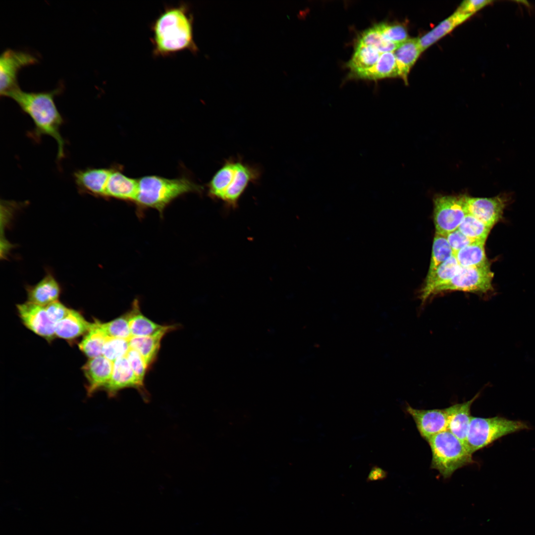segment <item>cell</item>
Instances as JSON below:
<instances>
[{
    "instance_id": "1",
    "label": "cell",
    "mask_w": 535,
    "mask_h": 535,
    "mask_svg": "<svg viewBox=\"0 0 535 535\" xmlns=\"http://www.w3.org/2000/svg\"><path fill=\"white\" fill-rule=\"evenodd\" d=\"M62 91V87H58L50 91L25 92L18 86L5 96L13 100L32 119L34 128L31 136L33 139L39 140L43 136L47 135L56 141L57 160L59 161L65 155V142L60 133L63 119L55 105L54 97Z\"/></svg>"
},
{
    "instance_id": "2",
    "label": "cell",
    "mask_w": 535,
    "mask_h": 535,
    "mask_svg": "<svg viewBox=\"0 0 535 535\" xmlns=\"http://www.w3.org/2000/svg\"><path fill=\"white\" fill-rule=\"evenodd\" d=\"M193 21L186 4L166 7L151 27L154 55L167 56L186 50L196 52Z\"/></svg>"
},
{
    "instance_id": "3",
    "label": "cell",
    "mask_w": 535,
    "mask_h": 535,
    "mask_svg": "<svg viewBox=\"0 0 535 535\" xmlns=\"http://www.w3.org/2000/svg\"><path fill=\"white\" fill-rule=\"evenodd\" d=\"M261 174L259 167L246 163L241 158H229L206 184L208 194L221 200L227 207L235 208L249 184L257 182Z\"/></svg>"
},
{
    "instance_id": "4",
    "label": "cell",
    "mask_w": 535,
    "mask_h": 535,
    "mask_svg": "<svg viewBox=\"0 0 535 535\" xmlns=\"http://www.w3.org/2000/svg\"><path fill=\"white\" fill-rule=\"evenodd\" d=\"M138 189L134 203L141 208H153L161 214L171 202L189 193H201L203 186L186 175L175 178L151 175L138 179Z\"/></svg>"
},
{
    "instance_id": "5",
    "label": "cell",
    "mask_w": 535,
    "mask_h": 535,
    "mask_svg": "<svg viewBox=\"0 0 535 535\" xmlns=\"http://www.w3.org/2000/svg\"><path fill=\"white\" fill-rule=\"evenodd\" d=\"M427 442L432 455L430 467L445 479L458 469L474 462L473 454L465 444L448 430L436 434Z\"/></svg>"
},
{
    "instance_id": "6",
    "label": "cell",
    "mask_w": 535,
    "mask_h": 535,
    "mask_svg": "<svg viewBox=\"0 0 535 535\" xmlns=\"http://www.w3.org/2000/svg\"><path fill=\"white\" fill-rule=\"evenodd\" d=\"M529 428L523 422L501 417L472 416L465 444L473 454L503 436Z\"/></svg>"
},
{
    "instance_id": "7",
    "label": "cell",
    "mask_w": 535,
    "mask_h": 535,
    "mask_svg": "<svg viewBox=\"0 0 535 535\" xmlns=\"http://www.w3.org/2000/svg\"><path fill=\"white\" fill-rule=\"evenodd\" d=\"M493 273L490 269V265L481 267H461L450 281L434 291L432 297L444 292L453 291L487 295L493 290Z\"/></svg>"
},
{
    "instance_id": "8",
    "label": "cell",
    "mask_w": 535,
    "mask_h": 535,
    "mask_svg": "<svg viewBox=\"0 0 535 535\" xmlns=\"http://www.w3.org/2000/svg\"><path fill=\"white\" fill-rule=\"evenodd\" d=\"M467 214L466 195L436 196L433 214L435 233L445 236L458 229Z\"/></svg>"
},
{
    "instance_id": "9",
    "label": "cell",
    "mask_w": 535,
    "mask_h": 535,
    "mask_svg": "<svg viewBox=\"0 0 535 535\" xmlns=\"http://www.w3.org/2000/svg\"><path fill=\"white\" fill-rule=\"evenodd\" d=\"M37 58L30 53L7 49L0 57V95L6 94L18 87L17 77L20 70L35 64Z\"/></svg>"
},
{
    "instance_id": "10",
    "label": "cell",
    "mask_w": 535,
    "mask_h": 535,
    "mask_svg": "<svg viewBox=\"0 0 535 535\" xmlns=\"http://www.w3.org/2000/svg\"><path fill=\"white\" fill-rule=\"evenodd\" d=\"M19 317L25 326L48 341L55 337V323L49 318L45 307L26 302L16 306Z\"/></svg>"
},
{
    "instance_id": "11",
    "label": "cell",
    "mask_w": 535,
    "mask_h": 535,
    "mask_svg": "<svg viewBox=\"0 0 535 535\" xmlns=\"http://www.w3.org/2000/svg\"><path fill=\"white\" fill-rule=\"evenodd\" d=\"M137 389L145 400L149 396L144 386L135 374L125 356L113 362L111 378L103 388L110 397H114L120 390L126 388Z\"/></svg>"
},
{
    "instance_id": "12",
    "label": "cell",
    "mask_w": 535,
    "mask_h": 535,
    "mask_svg": "<svg viewBox=\"0 0 535 535\" xmlns=\"http://www.w3.org/2000/svg\"><path fill=\"white\" fill-rule=\"evenodd\" d=\"M406 410L413 419L421 436L427 441L447 429L445 409H418L407 405Z\"/></svg>"
},
{
    "instance_id": "13",
    "label": "cell",
    "mask_w": 535,
    "mask_h": 535,
    "mask_svg": "<svg viewBox=\"0 0 535 535\" xmlns=\"http://www.w3.org/2000/svg\"><path fill=\"white\" fill-rule=\"evenodd\" d=\"M506 201L499 196L477 198L466 196L467 214L492 228L502 217Z\"/></svg>"
},
{
    "instance_id": "14",
    "label": "cell",
    "mask_w": 535,
    "mask_h": 535,
    "mask_svg": "<svg viewBox=\"0 0 535 535\" xmlns=\"http://www.w3.org/2000/svg\"><path fill=\"white\" fill-rule=\"evenodd\" d=\"M112 169L109 167H88L73 174L78 190L97 197L106 198L107 181Z\"/></svg>"
},
{
    "instance_id": "15",
    "label": "cell",
    "mask_w": 535,
    "mask_h": 535,
    "mask_svg": "<svg viewBox=\"0 0 535 535\" xmlns=\"http://www.w3.org/2000/svg\"><path fill=\"white\" fill-rule=\"evenodd\" d=\"M138 189V179L125 175L123 173L122 166H112L106 187V198L134 202Z\"/></svg>"
},
{
    "instance_id": "16",
    "label": "cell",
    "mask_w": 535,
    "mask_h": 535,
    "mask_svg": "<svg viewBox=\"0 0 535 535\" xmlns=\"http://www.w3.org/2000/svg\"><path fill=\"white\" fill-rule=\"evenodd\" d=\"M113 363L103 355L89 359L82 370L87 380V394L91 396L101 388H104L110 380Z\"/></svg>"
},
{
    "instance_id": "17",
    "label": "cell",
    "mask_w": 535,
    "mask_h": 535,
    "mask_svg": "<svg viewBox=\"0 0 535 535\" xmlns=\"http://www.w3.org/2000/svg\"><path fill=\"white\" fill-rule=\"evenodd\" d=\"M460 268L453 255L432 271L428 272L424 284L419 293L422 303L425 304L432 297L436 288L450 281Z\"/></svg>"
},
{
    "instance_id": "18",
    "label": "cell",
    "mask_w": 535,
    "mask_h": 535,
    "mask_svg": "<svg viewBox=\"0 0 535 535\" xmlns=\"http://www.w3.org/2000/svg\"><path fill=\"white\" fill-rule=\"evenodd\" d=\"M479 393L472 399L462 403L453 404L445 408L447 415V429L464 444L470 425L471 408L473 402L478 398Z\"/></svg>"
},
{
    "instance_id": "19",
    "label": "cell",
    "mask_w": 535,
    "mask_h": 535,
    "mask_svg": "<svg viewBox=\"0 0 535 535\" xmlns=\"http://www.w3.org/2000/svg\"><path fill=\"white\" fill-rule=\"evenodd\" d=\"M173 325H163L155 333L146 336H132L129 339L130 348L137 351L143 358L148 367L155 360L163 337L174 330Z\"/></svg>"
},
{
    "instance_id": "20",
    "label": "cell",
    "mask_w": 535,
    "mask_h": 535,
    "mask_svg": "<svg viewBox=\"0 0 535 535\" xmlns=\"http://www.w3.org/2000/svg\"><path fill=\"white\" fill-rule=\"evenodd\" d=\"M26 291L27 301L42 307L58 301L60 294L58 283L50 273L36 285L27 286Z\"/></svg>"
},
{
    "instance_id": "21",
    "label": "cell",
    "mask_w": 535,
    "mask_h": 535,
    "mask_svg": "<svg viewBox=\"0 0 535 535\" xmlns=\"http://www.w3.org/2000/svg\"><path fill=\"white\" fill-rule=\"evenodd\" d=\"M92 322L87 321L78 311L71 309L68 315L55 323V334L58 337L70 340L87 333Z\"/></svg>"
},
{
    "instance_id": "22",
    "label": "cell",
    "mask_w": 535,
    "mask_h": 535,
    "mask_svg": "<svg viewBox=\"0 0 535 535\" xmlns=\"http://www.w3.org/2000/svg\"><path fill=\"white\" fill-rule=\"evenodd\" d=\"M422 53L418 38H409L400 44L394 51L399 72V77L407 83L411 68Z\"/></svg>"
},
{
    "instance_id": "23",
    "label": "cell",
    "mask_w": 535,
    "mask_h": 535,
    "mask_svg": "<svg viewBox=\"0 0 535 535\" xmlns=\"http://www.w3.org/2000/svg\"><path fill=\"white\" fill-rule=\"evenodd\" d=\"M126 314L131 337L151 335L163 326L151 321L142 313L139 302L137 299L133 301L131 310Z\"/></svg>"
},
{
    "instance_id": "24",
    "label": "cell",
    "mask_w": 535,
    "mask_h": 535,
    "mask_svg": "<svg viewBox=\"0 0 535 535\" xmlns=\"http://www.w3.org/2000/svg\"><path fill=\"white\" fill-rule=\"evenodd\" d=\"M471 15L456 11L438 25L421 38L418 42L423 52L469 18Z\"/></svg>"
},
{
    "instance_id": "25",
    "label": "cell",
    "mask_w": 535,
    "mask_h": 535,
    "mask_svg": "<svg viewBox=\"0 0 535 535\" xmlns=\"http://www.w3.org/2000/svg\"><path fill=\"white\" fill-rule=\"evenodd\" d=\"M379 54V58L376 64L360 75L358 78L377 80L387 77H399L394 52Z\"/></svg>"
},
{
    "instance_id": "26",
    "label": "cell",
    "mask_w": 535,
    "mask_h": 535,
    "mask_svg": "<svg viewBox=\"0 0 535 535\" xmlns=\"http://www.w3.org/2000/svg\"><path fill=\"white\" fill-rule=\"evenodd\" d=\"M484 243L474 242L455 253L454 256L460 266L474 268L489 265L485 254Z\"/></svg>"
},
{
    "instance_id": "27",
    "label": "cell",
    "mask_w": 535,
    "mask_h": 535,
    "mask_svg": "<svg viewBox=\"0 0 535 535\" xmlns=\"http://www.w3.org/2000/svg\"><path fill=\"white\" fill-rule=\"evenodd\" d=\"M98 320L92 322L90 329L79 343L80 350L89 359L102 355L103 346L108 337L101 328Z\"/></svg>"
},
{
    "instance_id": "28",
    "label": "cell",
    "mask_w": 535,
    "mask_h": 535,
    "mask_svg": "<svg viewBox=\"0 0 535 535\" xmlns=\"http://www.w3.org/2000/svg\"><path fill=\"white\" fill-rule=\"evenodd\" d=\"M492 228L467 214L458 229L470 239L477 242H485Z\"/></svg>"
},
{
    "instance_id": "29",
    "label": "cell",
    "mask_w": 535,
    "mask_h": 535,
    "mask_svg": "<svg viewBox=\"0 0 535 535\" xmlns=\"http://www.w3.org/2000/svg\"><path fill=\"white\" fill-rule=\"evenodd\" d=\"M454 255L447 240L443 235L435 233L432 244L431 257L428 270L430 272L437 266Z\"/></svg>"
},
{
    "instance_id": "30",
    "label": "cell",
    "mask_w": 535,
    "mask_h": 535,
    "mask_svg": "<svg viewBox=\"0 0 535 535\" xmlns=\"http://www.w3.org/2000/svg\"><path fill=\"white\" fill-rule=\"evenodd\" d=\"M99 323L109 337L129 339L131 337L126 313L108 322L99 321Z\"/></svg>"
},
{
    "instance_id": "31",
    "label": "cell",
    "mask_w": 535,
    "mask_h": 535,
    "mask_svg": "<svg viewBox=\"0 0 535 535\" xmlns=\"http://www.w3.org/2000/svg\"><path fill=\"white\" fill-rule=\"evenodd\" d=\"M130 348L129 339L108 337L103 346L102 355L113 363L125 356Z\"/></svg>"
},
{
    "instance_id": "32",
    "label": "cell",
    "mask_w": 535,
    "mask_h": 535,
    "mask_svg": "<svg viewBox=\"0 0 535 535\" xmlns=\"http://www.w3.org/2000/svg\"><path fill=\"white\" fill-rule=\"evenodd\" d=\"M386 39L398 44H400L409 39L406 28L399 24L381 23L375 25Z\"/></svg>"
},
{
    "instance_id": "33",
    "label": "cell",
    "mask_w": 535,
    "mask_h": 535,
    "mask_svg": "<svg viewBox=\"0 0 535 535\" xmlns=\"http://www.w3.org/2000/svg\"><path fill=\"white\" fill-rule=\"evenodd\" d=\"M125 357L136 376L144 383L145 376L149 367L142 356L135 350L130 348Z\"/></svg>"
},
{
    "instance_id": "34",
    "label": "cell",
    "mask_w": 535,
    "mask_h": 535,
    "mask_svg": "<svg viewBox=\"0 0 535 535\" xmlns=\"http://www.w3.org/2000/svg\"><path fill=\"white\" fill-rule=\"evenodd\" d=\"M445 237L454 254L466 246L477 242L466 236L458 229L448 233Z\"/></svg>"
},
{
    "instance_id": "35",
    "label": "cell",
    "mask_w": 535,
    "mask_h": 535,
    "mask_svg": "<svg viewBox=\"0 0 535 535\" xmlns=\"http://www.w3.org/2000/svg\"><path fill=\"white\" fill-rule=\"evenodd\" d=\"M45 308L49 318L54 323L65 318L71 310L58 301L54 302Z\"/></svg>"
},
{
    "instance_id": "36",
    "label": "cell",
    "mask_w": 535,
    "mask_h": 535,
    "mask_svg": "<svg viewBox=\"0 0 535 535\" xmlns=\"http://www.w3.org/2000/svg\"><path fill=\"white\" fill-rule=\"evenodd\" d=\"M491 2V1L486 0H467L463 1L461 3L456 11L463 14L472 16L474 13Z\"/></svg>"
},
{
    "instance_id": "37",
    "label": "cell",
    "mask_w": 535,
    "mask_h": 535,
    "mask_svg": "<svg viewBox=\"0 0 535 535\" xmlns=\"http://www.w3.org/2000/svg\"><path fill=\"white\" fill-rule=\"evenodd\" d=\"M387 476V472L386 471L376 465H373L371 468L366 481L370 482L383 480Z\"/></svg>"
}]
</instances>
